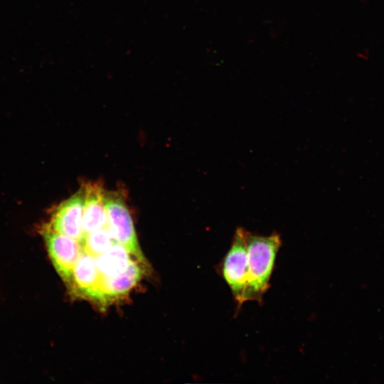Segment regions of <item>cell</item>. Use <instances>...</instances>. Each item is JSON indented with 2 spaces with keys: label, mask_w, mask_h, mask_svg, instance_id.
<instances>
[{
  "label": "cell",
  "mask_w": 384,
  "mask_h": 384,
  "mask_svg": "<svg viewBox=\"0 0 384 384\" xmlns=\"http://www.w3.org/2000/svg\"><path fill=\"white\" fill-rule=\"evenodd\" d=\"M43 238L51 262L58 274L70 282L73 267L82 252L80 241L47 228Z\"/></svg>",
  "instance_id": "277c9868"
},
{
  "label": "cell",
  "mask_w": 384,
  "mask_h": 384,
  "mask_svg": "<svg viewBox=\"0 0 384 384\" xmlns=\"http://www.w3.org/2000/svg\"><path fill=\"white\" fill-rule=\"evenodd\" d=\"M247 255L248 301L261 302L270 287L277 253L282 245L280 235L274 232L260 235L244 230Z\"/></svg>",
  "instance_id": "6da1fadb"
},
{
  "label": "cell",
  "mask_w": 384,
  "mask_h": 384,
  "mask_svg": "<svg viewBox=\"0 0 384 384\" xmlns=\"http://www.w3.org/2000/svg\"><path fill=\"white\" fill-rule=\"evenodd\" d=\"M245 229H236L231 245L220 265L222 277L233 294L238 306L247 302L248 270Z\"/></svg>",
  "instance_id": "7a4b0ae2"
},
{
  "label": "cell",
  "mask_w": 384,
  "mask_h": 384,
  "mask_svg": "<svg viewBox=\"0 0 384 384\" xmlns=\"http://www.w3.org/2000/svg\"><path fill=\"white\" fill-rule=\"evenodd\" d=\"M100 277L95 257L82 251L73 267L69 283L80 295L96 300Z\"/></svg>",
  "instance_id": "52a82bcc"
},
{
  "label": "cell",
  "mask_w": 384,
  "mask_h": 384,
  "mask_svg": "<svg viewBox=\"0 0 384 384\" xmlns=\"http://www.w3.org/2000/svg\"><path fill=\"white\" fill-rule=\"evenodd\" d=\"M80 242L82 251L94 257L104 253L114 242L106 226L84 233Z\"/></svg>",
  "instance_id": "30bf717a"
},
{
  "label": "cell",
  "mask_w": 384,
  "mask_h": 384,
  "mask_svg": "<svg viewBox=\"0 0 384 384\" xmlns=\"http://www.w3.org/2000/svg\"><path fill=\"white\" fill-rule=\"evenodd\" d=\"M84 188L61 203L54 210L49 228L80 241L84 233L82 215Z\"/></svg>",
  "instance_id": "5b68a950"
},
{
  "label": "cell",
  "mask_w": 384,
  "mask_h": 384,
  "mask_svg": "<svg viewBox=\"0 0 384 384\" xmlns=\"http://www.w3.org/2000/svg\"><path fill=\"white\" fill-rule=\"evenodd\" d=\"M105 195V192L102 186L96 183H90L85 186L82 215L84 233L106 226Z\"/></svg>",
  "instance_id": "ba28073f"
},
{
  "label": "cell",
  "mask_w": 384,
  "mask_h": 384,
  "mask_svg": "<svg viewBox=\"0 0 384 384\" xmlns=\"http://www.w3.org/2000/svg\"><path fill=\"white\" fill-rule=\"evenodd\" d=\"M129 251L114 242L102 255L95 257L97 269L102 276H112L124 272L134 260Z\"/></svg>",
  "instance_id": "9c48e42d"
},
{
  "label": "cell",
  "mask_w": 384,
  "mask_h": 384,
  "mask_svg": "<svg viewBox=\"0 0 384 384\" xmlns=\"http://www.w3.org/2000/svg\"><path fill=\"white\" fill-rule=\"evenodd\" d=\"M143 270L133 260L124 272L112 275L102 276L98 285L96 301L107 302L128 293L141 279Z\"/></svg>",
  "instance_id": "8992f818"
},
{
  "label": "cell",
  "mask_w": 384,
  "mask_h": 384,
  "mask_svg": "<svg viewBox=\"0 0 384 384\" xmlns=\"http://www.w3.org/2000/svg\"><path fill=\"white\" fill-rule=\"evenodd\" d=\"M106 227L114 242L124 247L137 259L142 260L132 218L122 196L105 193Z\"/></svg>",
  "instance_id": "3957f363"
}]
</instances>
